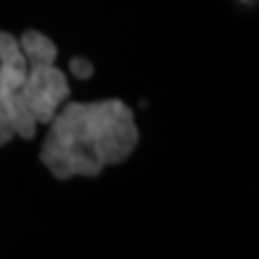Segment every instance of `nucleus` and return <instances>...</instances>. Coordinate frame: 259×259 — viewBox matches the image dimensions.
Wrapping results in <instances>:
<instances>
[{"mask_svg": "<svg viewBox=\"0 0 259 259\" xmlns=\"http://www.w3.org/2000/svg\"><path fill=\"white\" fill-rule=\"evenodd\" d=\"M48 125L38 156L58 180L96 178L106 166L122 163L139 142L135 113L118 99L65 103Z\"/></svg>", "mask_w": 259, "mask_h": 259, "instance_id": "obj_1", "label": "nucleus"}, {"mask_svg": "<svg viewBox=\"0 0 259 259\" xmlns=\"http://www.w3.org/2000/svg\"><path fill=\"white\" fill-rule=\"evenodd\" d=\"M19 48L27 58V111L36 125H48L70 96L67 77L56 65L58 48L41 31H24Z\"/></svg>", "mask_w": 259, "mask_h": 259, "instance_id": "obj_2", "label": "nucleus"}, {"mask_svg": "<svg viewBox=\"0 0 259 259\" xmlns=\"http://www.w3.org/2000/svg\"><path fill=\"white\" fill-rule=\"evenodd\" d=\"M27 58L19 38L0 31V147L12 137L34 139L36 122L27 111Z\"/></svg>", "mask_w": 259, "mask_h": 259, "instance_id": "obj_3", "label": "nucleus"}, {"mask_svg": "<svg viewBox=\"0 0 259 259\" xmlns=\"http://www.w3.org/2000/svg\"><path fill=\"white\" fill-rule=\"evenodd\" d=\"M70 70H72L74 77H79V79H89L94 72V65L87 60V58H72L70 60Z\"/></svg>", "mask_w": 259, "mask_h": 259, "instance_id": "obj_4", "label": "nucleus"}]
</instances>
